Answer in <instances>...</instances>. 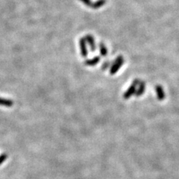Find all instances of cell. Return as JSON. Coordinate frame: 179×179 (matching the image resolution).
Returning <instances> with one entry per match:
<instances>
[{
  "mask_svg": "<svg viewBox=\"0 0 179 179\" xmlns=\"http://www.w3.org/2000/svg\"><path fill=\"white\" fill-rule=\"evenodd\" d=\"M123 63H124V58L123 56H119L116 59L115 62L113 63L112 65L111 70H110V73L111 75H114L117 73V71L121 68V66H123Z\"/></svg>",
  "mask_w": 179,
  "mask_h": 179,
  "instance_id": "1",
  "label": "cell"
},
{
  "mask_svg": "<svg viewBox=\"0 0 179 179\" xmlns=\"http://www.w3.org/2000/svg\"><path fill=\"white\" fill-rule=\"evenodd\" d=\"M87 40L88 43L90 44V50L92 52H94L96 50V45H95V42H94V40L93 38L90 35H88V37H87Z\"/></svg>",
  "mask_w": 179,
  "mask_h": 179,
  "instance_id": "8",
  "label": "cell"
},
{
  "mask_svg": "<svg viewBox=\"0 0 179 179\" xmlns=\"http://www.w3.org/2000/svg\"><path fill=\"white\" fill-rule=\"evenodd\" d=\"M155 90H156V93H157V99L159 100H163V99L165 98V93L163 90V87L161 86H159L157 85L155 87Z\"/></svg>",
  "mask_w": 179,
  "mask_h": 179,
  "instance_id": "5",
  "label": "cell"
},
{
  "mask_svg": "<svg viewBox=\"0 0 179 179\" xmlns=\"http://www.w3.org/2000/svg\"><path fill=\"white\" fill-rule=\"evenodd\" d=\"M80 47H81V55L84 58H86L87 56V50L86 48V43L84 41V39H81L80 40Z\"/></svg>",
  "mask_w": 179,
  "mask_h": 179,
  "instance_id": "3",
  "label": "cell"
},
{
  "mask_svg": "<svg viewBox=\"0 0 179 179\" xmlns=\"http://www.w3.org/2000/svg\"><path fill=\"white\" fill-rule=\"evenodd\" d=\"M99 60H100V58L99 56H96L95 58H93L90 59V60H87L85 62H84V64L86 65V66H93L96 65L99 62Z\"/></svg>",
  "mask_w": 179,
  "mask_h": 179,
  "instance_id": "4",
  "label": "cell"
},
{
  "mask_svg": "<svg viewBox=\"0 0 179 179\" xmlns=\"http://www.w3.org/2000/svg\"><path fill=\"white\" fill-rule=\"evenodd\" d=\"M7 157H8V156H7V154L5 153L2 154V155H0V165H2V163L5 161V160L7 159Z\"/></svg>",
  "mask_w": 179,
  "mask_h": 179,
  "instance_id": "10",
  "label": "cell"
},
{
  "mask_svg": "<svg viewBox=\"0 0 179 179\" xmlns=\"http://www.w3.org/2000/svg\"><path fill=\"white\" fill-rule=\"evenodd\" d=\"M140 83V81L139 80H137H137L134 81L132 85H131V86L128 87V89L127 90V91L123 94V98H124L125 99H128L130 97L133 95L134 93H135L136 90H137L136 87H137V85H139Z\"/></svg>",
  "mask_w": 179,
  "mask_h": 179,
  "instance_id": "2",
  "label": "cell"
},
{
  "mask_svg": "<svg viewBox=\"0 0 179 179\" xmlns=\"http://www.w3.org/2000/svg\"><path fill=\"white\" fill-rule=\"evenodd\" d=\"M145 88H146V85H145L144 82H140L139 84V87L136 90L135 95L136 96H140L142 94H143L145 92Z\"/></svg>",
  "mask_w": 179,
  "mask_h": 179,
  "instance_id": "7",
  "label": "cell"
},
{
  "mask_svg": "<svg viewBox=\"0 0 179 179\" xmlns=\"http://www.w3.org/2000/svg\"><path fill=\"white\" fill-rule=\"evenodd\" d=\"M0 105L5 107H12L14 105V102L11 99L0 98Z\"/></svg>",
  "mask_w": 179,
  "mask_h": 179,
  "instance_id": "6",
  "label": "cell"
},
{
  "mask_svg": "<svg viewBox=\"0 0 179 179\" xmlns=\"http://www.w3.org/2000/svg\"><path fill=\"white\" fill-rule=\"evenodd\" d=\"M109 65H110V64L108 62V63H107V62L104 63V64H103V66H102V70H106L107 68H108V66H109Z\"/></svg>",
  "mask_w": 179,
  "mask_h": 179,
  "instance_id": "11",
  "label": "cell"
},
{
  "mask_svg": "<svg viewBox=\"0 0 179 179\" xmlns=\"http://www.w3.org/2000/svg\"><path fill=\"white\" fill-rule=\"evenodd\" d=\"M99 47H100L99 49H100V54L102 55V56H106L108 55V49L105 47V46L103 43H101Z\"/></svg>",
  "mask_w": 179,
  "mask_h": 179,
  "instance_id": "9",
  "label": "cell"
}]
</instances>
